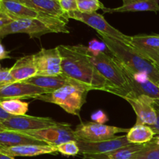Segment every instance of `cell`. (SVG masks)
Wrapping results in <instances>:
<instances>
[{"label":"cell","instance_id":"6da1fadb","mask_svg":"<svg viewBox=\"0 0 159 159\" xmlns=\"http://www.w3.org/2000/svg\"><path fill=\"white\" fill-rule=\"evenodd\" d=\"M61 56L62 75L79 82L90 90L110 92L107 80L99 74L89 57L88 48L84 45H59Z\"/></svg>","mask_w":159,"mask_h":159},{"label":"cell","instance_id":"7a4b0ae2","mask_svg":"<svg viewBox=\"0 0 159 159\" xmlns=\"http://www.w3.org/2000/svg\"><path fill=\"white\" fill-rule=\"evenodd\" d=\"M113 57L134 73L147 75L154 82H159V68L152 61L141 55L132 45L127 44L105 34H99Z\"/></svg>","mask_w":159,"mask_h":159},{"label":"cell","instance_id":"3957f363","mask_svg":"<svg viewBox=\"0 0 159 159\" xmlns=\"http://www.w3.org/2000/svg\"><path fill=\"white\" fill-rule=\"evenodd\" d=\"M68 19L48 15L13 20L12 23L0 28V39L13 34H26L31 38L50 33L68 34Z\"/></svg>","mask_w":159,"mask_h":159},{"label":"cell","instance_id":"277c9868","mask_svg":"<svg viewBox=\"0 0 159 159\" xmlns=\"http://www.w3.org/2000/svg\"><path fill=\"white\" fill-rule=\"evenodd\" d=\"M89 57L96 70L107 80L110 86L109 93L124 99L131 95V89L127 77L120 63L114 57H111L107 53L102 52L96 56H93L89 54Z\"/></svg>","mask_w":159,"mask_h":159},{"label":"cell","instance_id":"5b68a950","mask_svg":"<svg viewBox=\"0 0 159 159\" xmlns=\"http://www.w3.org/2000/svg\"><path fill=\"white\" fill-rule=\"evenodd\" d=\"M89 91L83 85L75 82L51 93L40 95L36 99L54 103L67 113L79 116L82 107L86 102Z\"/></svg>","mask_w":159,"mask_h":159},{"label":"cell","instance_id":"8992f818","mask_svg":"<svg viewBox=\"0 0 159 159\" xmlns=\"http://www.w3.org/2000/svg\"><path fill=\"white\" fill-rule=\"evenodd\" d=\"M67 16L68 19H73V20L85 23L90 27L96 30L99 34H105L108 37L120 40L127 44L131 45L130 44V37H131L130 36L125 35L117 29L112 26L105 20L103 16L97 13L96 12H82L79 10H76L68 12Z\"/></svg>","mask_w":159,"mask_h":159},{"label":"cell","instance_id":"52a82bcc","mask_svg":"<svg viewBox=\"0 0 159 159\" xmlns=\"http://www.w3.org/2000/svg\"><path fill=\"white\" fill-rule=\"evenodd\" d=\"M129 129L97 124L95 122L82 123L74 130L77 141L97 142L116 138L119 133H127Z\"/></svg>","mask_w":159,"mask_h":159},{"label":"cell","instance_id":"ba28073f","mask_svg":"<svg viewBox=\"0 0 159 159\" xmlns=\"http://www.w3.org/2000/svg\"><path fill=\"white\" fill-rule=\"evenodd\" d=\"M36 139L46 143L51 146L57 147L62 143L70 141H77L74 130L68 124L59 123L57 125L47 127L38 130L23 132Z\"/></svg>","mask_w":159,"mask_h":159},{"label":"cell","instance_id":"9c48e42d","mask_svg":"<svg viewBox=\"0 0 159 159\" xmlns=\"http://www.w3.org/2000/svg\"><path fill=\"white\" fill-rule=\"evenodd\" d=\"M0 122L2 124L5 130L18 132L41 130L47 127L57 125L59 124L51 118L31 116L27 115L12 116V117Z\"/></svg>","mask_w":159,"mask_h":159},{"label":"cell","instance_id":"30bf717a","mask_svg":"<svg viewBox=\"0 0 159 159\" xmlns=\"http://www.w3.org/2000/svg\"><path fill=\"white\" fill-rule=\"evenodd\" d=\"M120 65L131 89L132 93L128 97L146 96L153 99H159V85L158 84L154 82L147 75L134 73L123 66L120 63Z\"/></svg>","mask_w":159,"mask_h":159},{"label":"cell","instance_id":"8fae6325","mask_svg":"<svg viewBox=\"0 0 159 159\" xmlns=\"http://www.w3.org/2000/svg\"><path fill=\"white\" fill-rule=\"evenodd\" d=\"M37 75H58L62 73L61 56L58 48H42L34 54Z\"/></svg>","mask_w":159,"mask_h":159},{"label":"cell","instance_id":"7c38bea8","mask_svg":"<svg viewBox=\"0 0 159 159\" xmlns=\"http://www.w3.org/2000/svg\"><path fill=\"white\" fill-rule=\"evenodd\" d=\"M50 93L40 87L25 82H15L0 85V102L11 99H37L40 95Z\"/></svg>","mask_w":159,"mask_h":159},{"label":"cell","instance_id":"4fadbf2b","mask_svg":"<svg viewBox=\"0 0 159 159\" xmlns=\"http://www.w3.org/2000/svg\"><path fill=\"white\" fill-rule=\"evenodd\" d=\"M137 116L136 124H144L151 127L156 124L157 113L154 107L155 99L146 96L125 98Z\"/></svg>","mask_w":159,"mask_h":159},{"label":"cell","instance_id":"5bb4252c","mask_svg":"<svg viewBox=\"0 0 159 159\" xmlns=\"http://www.w3.org/2000/svg\"><path fill=\"white\" fill-rule=\"evenodd\" d=\"M79 148V153L82 155H98L106 154L113 152L115 150L130 145L127 140V136H120L106 140V141H97V142H85V141H77Z\"/></svg>","mask_w":159,"mask_h":159},{"label":"cell","instance_id":"9a60e30c","mask_svg":"<svg viewBox=\"0 0 159 159\" xmlns=\"http://www.w3.org/2000/svg\"><path fill=\"white\" fill-rule=\"evenodd\" d=\"M0 152L7 156L15 157H34L37 155L54 154L57 152V148L51 145H37V144H25L14 147L0 148Z\"/></svg>","mask_w":159,"mask_h":159},{"label":"cell","instance_id":"2e32d148","mask_svg":"<svg viewBox=\"0 0 159 159\" xmlns=\"http://www.w3.org/2000/svg\"><path fill=\"white\" fill-rule=\"evenodd\" d=\"M10 71L14 82H25L37 75L34 54L23 56L17 59L13 66L10 68Z\"/></svg>","mask_w":159,"mask_h":159},{"label":"cell","instance_id":"e0dca14e","mask_svg":"<svg viewBox=\"0 0 159 159\" xmlns=\"http://www.w3.org/2000/svg\"><path fill=\"white\" fill-rule=\"evenodd\" d=\"M42 15L68 19L59 5L58 0H15ZM69 20V19H68Z\"/></svg>","mask_w":159,"mask_h":159},{"label":"cell","instance_id":"ac0fdd59","mask_svg":"<svg viewBox=\"0 0 159 159\" xmlns=\"http://www.w3.org/2000/svg\"><path fill=\"white\" fill-rule=\"evenodd\" d=\"M123 5L117 8H106L104 12H151L159 11V0H122Z\"/></svg>","mask_w":159,"mask_h":159},{"label":"cell","instance_id":"d6986e66","mask_svg":"<svg viewBox=\"0 0 159 159\" xmlns=\"http://www.w3.org/2000/svg\"><path fill=\"white\" fill-rule=\"evenodd\" d=\"M0 12L6 13L13 20L26 18H36L42 16V14H40L37 11L15 0H1Z\"/></svg>","mask_w":159,"mask_h":159},{"label":"cell","instance_id":"ffe728a7","mask_svg":"<svg viewBox=\"0 0 159 159\" xmlns=\"http://www.w3.org/2000/svg\"><path fill=\"white\" fill-rule=\"evenodd\" d=\"M25 144L47 145L46 143L39 141L23 132L8 130L0 131V148L14 147Z\"/></svg>","mask_w":159,"mask_h":159},{"label":"cell","instance_id":"44dd1931","mask_svg":"<svg viewBox=\"0 0 159 159\" xmlns=\"http://www.w3.org/2000/svg\"><path fill=\"white\" fill-rule=\"evenodd\" d=\"M75 82V81L66 77L62 74L58 75L51 76L36 75L31 79H28V80L25 81V82H26V83L40 87L43 89L48 90L50 93L59 89L65 85L74 83Z\"/></svg>","mask_w":159,"mask_h":159},{"label":"cell","instance_id":"7402d4cb","mask_svg":"<svg viewBox=\"0 0 159 159\" xmlns=\"http://www.w3.org/2000/svg\"><path fill=\"white\" fill-rule=\"evenodd\" d=\"M144 144H130L106 154L83 155L82 159H133L135 154L144 148Z\"/></svg>","mask_w":159,"mask_h":159},{"label":"cell","instance_id":"603a6c76","mask_svg":"<svg viewBox=\"0 0 159 159\" xmlns=\"http://www.w3.org/2000/svg\"><path fill=\"white\" fill-rule=\"evenodd\" d=\"M126 136L130 144H144L150 142L155 138V134L149 126L135 124L132 128L129 129Z\"/></svg>","mask_w":159,"mask_h":159},{"label":"cell","instance_id":"cb8c5ba5","mask_svg":"<svg viewBox=\"0 0 159 159\" xmlns=\"http://www.w3.org/2000/svg\"><path fill=\"white\" fill-rule=\"evenodd\" d=\"M0 107L12 116H23L28 111L29 104L19 99H6L0 102Z\"/></svg>","mask_w":159,"mask_h":159},{"label":"cell","instance_id":"d4e9b609","mask_svg":"<svg viewBox=\"0 0 159 159\" xmlns=\"http://www.w3.org/2000/svg\"><path fill=\"white\" fill-rule=\"evenodd\" d=\"M130 44L134 48H159V34L133 36L130 37Z\"/></svg>","mask_w":159,"mask_h":159},{"label":"cell","instance_id":"484cf974","mask_svg":"<svg viewBox=\"0 0 159 159\" xmlns=\"http://www.w3.org/2000/svg\"><path fill=\"white\" fill-rule=\"evenodd\" d=\"M133 159H159V145L152 139L144 144V148L135 154Z\"/></svg>","mask_w":159,"mask_h":159},{"label":"cell","instance_id":"4316f807","mask_svg":"<svg viewBox=\"0 0 159 159\" xmlns=\"http://www.w3.org/2000/svg\"><path fill=\"white\" fill-rule=\"evenodd\" d=\"M78 10L82 12H94L98 9H105L99 0H77Z\"/></svg>","mask_w":159,"mask_h":159},{"label":"cell","instance_id":"83f0119b","mask_svg":"<svg viewBox=\"0 0 159 159\" xmlns=\"http://www.w3.org/2000/svg\"><path fill=\"white\" fill-rule=\"evenodd\" d=\"M57 152L66 156H75L79 154V148L78 146L77 141H70L62 143L57 147Z\"/></svg>","mask_w":159,"mask_h":159},{"label":"cell","instance_id":"f1b7e54d","mask_svg":"<svg viewBox=\"0 0 159 159\" xmlns=\"http://www.w3.org/2000/svg\"><path fill=\"white\" fill-rule=\"evenodd\" d=\"M140 54L148 60L152 61L159 68V48H134Z\"/></svg>","mask_w":159,"mask_h":159},{"label":"cell","instance_id":"f546056e","mask_svg":"<svg viewBox=\"0 0 159 159\" xmlns=\"http://www.w3.org/2000/svg\"><path fill=\"white\" fill-rule=\"evenodd\" d=\"M87 48H88L89 53L93 56H96L100 53L105 52L106 50L108 49L104 42H100L96 39L92 40Z\"/></svg>","mask_w":159,"mask_h":159},{"label":"cell","instance_id":"4dcf8cb0","mask_svg":"<svg viewBox=\"0 0 159 159\" xmlns=\"http://www.w3.org/2000/svg\"><path fill=\"white\" fill-rule=\"evenodd\" d=\"M59 5L65 14L78 10L77 0H58Z\"/></svg>","mask_w":159,"mask_h":159},{"label":"cell","instance_id":"1f68e13d","mask_svg":"<svg viewBox=\"0 0 159 159\" xmlns=\"http://www.w3.org/2000/svg\"><path fill=\"white\" fill-rule=\"evenodd\" d=\"M12 82H15L11 75L10 68H2L0 70V85H7Z\"/></svg>","mask_w":159,"mask_h":159},{"label":"cell","instance_id":"d6a6232c","mask_svg":"<svg viewBox=\"0 0 159 159\" xmlns=\"http://www.w3.org/2000/svg\"><path fill=\"white\" fill-rule=\"evenodd\" d=\"M92 120L93 122L97 123V124H104L108 121V117L107 115L104 113L102 110H98V111L95 112L92 114L91 116Z\"/></svg>","mask_w":159,"mask_h":159},{"label":"cell","instance_id":"836d02e7","mask_svg":"<svg viewBox=\"0 0 159 159\" xmlns=\"http://www.w3.org/2000/svg\"><path fill=\"white\" fill-rule=\"evenodd\" d=\"M12 21H13V20L12 18H10L9 16L6 15L4 12H0V28L6 26L9 23H12Z\"/></svg>","mask_w":159,"mask_h":159},{"label":"cell","instance_id":"e575fe53","mask_svg":"<svg viewBox=\"0 0 159 159\" xmlns=\"http://www.w3.org/2000/svg\"><path fill=\"white\" fill-rule=\"evenodd\" d=\"M8 58H11V56L9 55V51H6L2 43H0V60Z\"/></svg>","mask_w":159,"mask_h":159},{"label":"cell","instance_id":"d590c367","mask_svg":"<svg viewBox=\"0 0 159 159\" xmlns=\"http://www.w3.org/2000/svg\"><path fill=\"white\" fill-rule=\"evenodd\" d=\"M156 110V109H155ZM156 113H157V121L156 124H154L153 126H151V128L153 130V131L155 132V135L159 134V110H156Z\"/></svg>","mask_w":159,"mask_h":159},{"label":"cell","instance_id":"8d00e7d4","mask_svg":"<svg viewBox=\"0 0 159 159\" xmlns=\"http://www.w3.org/2000/svg\"><path fill=\"white\" fill-rule=\"evenodd\" d=\"M12 115L9 114V113H6L1 107H0V121L5 120H7L9 118L12 117Z\"/></svg>","mask_w":159,"mask_h":159},{"label":"cell","instance_id":"74e56055","mask_svg":"<svg viewBox=\"0 0 159 159\" xmlns=\"http://www.w3.org/2000/svg\"><path fill=\"white\" fill-rule=\"evenodd\" d=\"M154 107L156 110H159V99H155L154 100Z\"/></svg>","mask_w":159,"mask_h":159},{"label":"cell","instance_id":"f35d334b","mask_svg":"<svg viewBox=\"0 0 159 159\" xmlns=\"http://www.w3.org/2000/svg\"><path fill=\"white\" fill-rule=\"evenodd\" d=\"M0 159H15V158H12V157L7 156V155H3V154H2L1 152H0Z\"/></svg>","mask_w":159,"mask_h":159},{"label":"cell","instance_id":"ab89813d","mask_svg":"<svg viewBox=\"0 0 159 159\" xmlns=\"http://www.w3.org/2000/svg\"><path fill=\"white\" fill-rule=\"evenodd\" d=\"M153 140H154V141H155V142L158 144V145H159V134H158V136H156V137L155 136V138H153Z\"/></svg>","mask_w":159,"mask_h":159},{"label":"cell","instance_id":"60d3db41","mask_svg":"<svg viewBox=\"0 0 159 159\" xmlns=\"http://www.w3.org/2000/svg\"><path fill=\"white\" fill-rule=\"evenodd\" d=\"M2 130H5V128L3 127L2 124H1V122H0V131H2Z\"/></svg>","mask_w":159,"mask_h":159},{"label":"cell","instance_id":"b9f144b4","mask_svg":"<svg viewBox=\"0 0 159 159\" xmlns=\"http://www.w3.org/2000/svg\"><path fill=\"white\" fill-rule=\"evenodd\" d=\"M2 68V65H1V64H0V70H1Z\"/></svg>","mask_w":159,"mask_h":159},{"label":"cell","instance_id":"7bdbcfd3","mask_svg":"<svg viewBox=\"0 0 159 159\" xmlns=\"http://www.w3.org/2000/svg\"><path fill=\"white\" fill-rule=\"evenodd\" d=\"M158 85H159V82H158Z\"/></svg>","mask_w":159,"mask_h":159},{"label":"cell","instance_id":"ee69618b","mask_svg":"<svg viewBox=\"0 0 159 159\" xmlns=\"http://www.w3.org/2000/svg\"><path fill=\"white\" fill-rule=\"evenodd\" d=\"M0 2H1V0H0Z\"/></svg>","mask_w":159,"mask_h":159}]
</instances>
